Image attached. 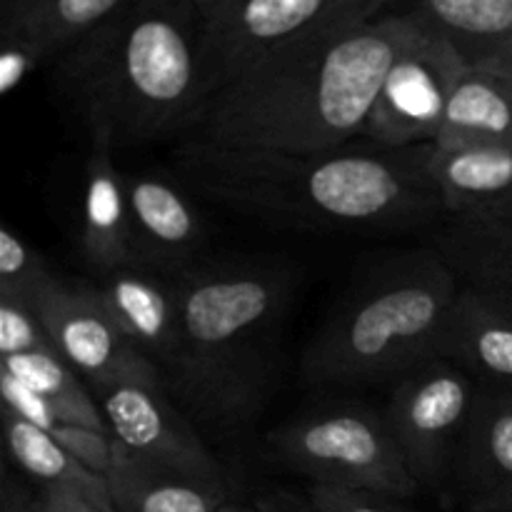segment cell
<instances>
[{
  "label": "cell",
  "mask_w": 512,
  "mask_h": 512,
  "mask_svg": "<svg viewBox=\"0 0 512 512\" xmlns=\"http://www.w3.org/2000/svg\"><path fill=\"white\" fill-rule=\"evenodd\" d=\"M28 353H58V348L33 308L0 300V358Z\"/></svg>",
  "instance_id": "26"
},
{
  "label": "cell",
  "mask_w": 512,
  "mask_h": 512,
  "mask_svg": "<svg viewBox=\"0 0 512 512\" xmlns=\"http://www.w3.org/2000/svg\"><path fill=\"white\" fill-rule=\"evenodd\" d=\"M500 390H503V388H500ZM503 393H505V398H508V403L512 405V388L510 390H503Z\"/></svg>",
  "instance_id": "33"
},
{
  "label": "cell",
  "mask_w": 512,
  "mask_h": 512,
  "mask_svg": "<svg viewBox=\"0 0 512 512\" xmlns=\"http://www.w3.org/2000/svg\"><path fill=\"white\" fill-rule=\"evenodd\" d=\"M168 280L180 315L168 388L210 420L248 418L270 380L293 275L265 263H195Z\"/></svg>",
  "instance_id": "4"
},
{
  "label": "cell",
  "mask_w": 512,
  "mask_h": 512,
  "mask_svg": "<svg viewBox=\"0 0 512 512\" xmlns=\"http://www.w3.org/2000/svg\"><path fill=\"white\" fill-rule=\"evenodd\" d=\"M3 512H38L35 510V500H28L13 480H5L3 488Z\"/></svg>",
  "instance_id": "31"
},
{
  "label": "cell",
  "mask_w": 512,
  "mask_h": 512,
  "mask_svg": "<svg viewBox=\"0 0 512 512\" xmlns=\"http://www.w3.org/2000/svg\"><path fill=\"white\" fill-rule=\"evenodd\" d=\"M60 283L45 260L5 225L0 230V300L28 305L35 310L38 300Z\"/></svg>",
  "instance_id": "25"
},
{
  "label": "cell",
  "mask_w": 512,
  "mask_h": 512,
  "mask_svg": "<svg viewBox=\"0 0 512 512\" xmlns=\"http://www.w3.org/2000/svg\"><path fill=\"white\" fill-rule=\"evenodd\" d=\"M460 285L435 250L388 260L320 330L305 353V375L315 383H370L413 373L435 358Z\"/></svg>",
  "instance_id": "5"
},
{
  "label": "cell",
  "mask_w": 512,
  "mask_h": 512,
  "mask_svg": "<svg viewBox=\"0 0 512 512\" xmlns=\"http://www.w3.org/2000/svg\"><path fill=\"white\" fill-rule=\"evenodd\" d=\"M223 512H255V510H248V508H233V505H228Z\"/></svg>",
  "instance_id": "32"
},
{
  "label": "cell",
  "mask_w": 512,
  "mask_h": 512,
  "mask_svg": "<svg viewBox=\"0 0 512 512\" xmlns=\"http://www.w3.org/2000/svg\"><path fill=\"white\" fill-rule=\"evenodd\" d=\"M388 10L448 40L465 68H512V0H390Z\"/></svg>",
  "instance_id": "16"
},
{
  "label": "cell",
  "mask_w": 512,
  "mask_h": 512,
  "mask_svg": "<svg viewBox=\"0 0 512 512\" xmlns=\"http://www.w3.org/2000/svg\"><path fill=\"white\" fill-rule=\"evenodd\" d=\"M390 0H198L213 95L260 60L340 20L375 15Z\"/></svg>",
  "instance_id": "7"
},
{
  "label": "cell",
  "mask_w": 512,
  "mask_h": 512,
  "mask_svg": "<svg viewBox=\"0 0 512 512\" xmlns=\"http://www.w3.org/2000/svg\"><path fill=\"white\" fill-rule=\"evenodd\" d=\"M53 68L90 145L113 150L185 140L213 98L198 0H130Z\"/></svg>",
  "instance_id": "3"
},
{
  "label": "cell",
  "mask_w": 512,
  "mask_h": 512,
  "mask_svg": "<svg viewBox=\"0 0 512 512\" xmlns=\"http://www.w3.org/2000/svg\"><path fill=\"white\" fill-rule=\"evenodd\" d=\"M108 483L120 512H223L228 508L225 485L150 463L120 443H115Z\"/></svg>",
  "instance_id": "20"
},
{
  "label": "cell",
  "mask_w": 512,
  "mask_h": 512,
  "mask_svg": "<svg viewBox=\"0 0 512 512\" xmlns=\"http://www.w3.org/2000/svg\"><path fill=\"white\" fill-rule=\"evenodd\" d=\"M435 253L455 270L460 283L498 295L512 308V228L500 220L450 218Z\"/></svg>",
  "instance_id": "22"
},
{
  "label": "cell",
  "mask_w": 512,
  "mask_h": 512,
  "mask_svg": "<svg viewBox=\"0 0 512 512\" xmlns=\"http://www.w3.org/2000/svg\"><path fill=\"white\" fill-rule=\"evenodd\" d=\"M413 30L388 8L328 25L223 85L185 140L295 155L350 145Z\"/></svg>",
  "instance_id": "1"
},
{
  "label": "cell",
  "mask_w": 512,
  "mask_h": 512,
  "mask_svg": "<svg viewBox=\"0 0 512 512\" xmlns=\"http://www.w3.org/2000/svg\"><path fill=\"white\" fill-rule=\"evenodd\" d=\"M0 368L13 373L15 378L30 385L35 393L43 395L50 408L55 410L60 423L83 425V428L110 433L108 418H105L95 393L65 363L60 353H28L0 358Z\"/></svg>",
  "instance_id": "24"
},
{
  "label": "cell",
  "mask_w": 512,
  "mask_h": 512,
  "mask_svg": "<svg viewBox=\"0 0 512 512\" xmlns=\"http://www.w3.org/2000/svg\"><path fill=\"white\" fill-rule=\"evenodd\" d=\"M308 495L313 512H403L393 505L395 498L383 493H373V490L313 483Z\"/></svg>",
  "instance_id": "29"
},
{
  "label": "cell",
  "mask_w": 512,
  "mask_h": 512,
  "mask_svg": "<svg viewBox=\"0 0 512 512\" xmlns=\"http://www.w3.org/2000/svg\"><path fill=\"white\" fill-rule=\"evenodd\" d=\"M435 358L458 365L485 388H512V308L498 295L460 285Z\"/></svg>",
  "instance_id": "13"
},
{
  "label": "cell",
  "mask_w": 512,
  "mask_h": 512,
  "mask_svg": "<svg viewBox=\"0 0 512 512\" xmlns=\"http://www.w3.org/2000/svg\"><path fill=\"white\" fill-rule=\"evenodd\" d=\"M93 285L128 338L158 365L168 388L180 355V315L170 280L143 268H120L100 273Z\"/></svg>",
  "instance_id": "15"
},
{
  "label": "cell",
  "mask_w": 512,
  "mask_h": 512,
  "mask_svg": "<svg viewBox=\"0 0 512 512\" xmlns=\"http://www.w3.org/2000/svg\"><path fill=\"white\" fill-rule=\"evenodd\" d=\"M500 223H505V225H510V228H512V218H505V220H500Z\"/></svg>",
  "instance_id": "34"
},
{
  "label": "cell",
  "mask_w": 512,
  "mask_h": 512,
  "mask_svg": "<svg viewBox=\"0 0 512 512\" xmlns=\"http://www.w3.org/2000/svg\"><path fill=\"white\" fill-rule=\"evenodd\" d=\"M433 175L450 218H512V143L455 153L435 148Z\"/></svg>",
  "instance_id": "19"
},
{
  "label": "cell",
  "mask_w": 512,
  "mask_h": 512,
  "mask_svg": "<svg viewBox=\"0 0 512 512\" xmlns=\"http://www.w3.org/2000/svg\"><path fill=\"white\" fill-rule=\"evenodd\" d=\"M130 0H0V40H20L55 63Z\"/></svg>",
  "instance_id": "21"
},
{
  "label": "cell",
  "mask_w": 512,
  "mask_h": 512,
  "mask_svg": "<svg viewBox=\"0 0 512 512\" xmlns=\"http://www.w3.org/2000/svg\"><path fill=\"white\" fill-rule=\"evenodd\" d=\"M0 398H3V410H10L20 420L45 430V433H53L60 425L58 415L50 408L48 400L3 368H0Z\"/></svg>",
  "instance_id": "28"
},
{
  "label": "cell",
  "mask_w": 512,
  "mask_h": 512,
  "mask_svg": "<svg viewBox=\"0 0 512 512\" xmlns=\"http://www.w3.org/2000/svg\"><path fill=\"white\" fill-rule=\"evenodd\" d=\"M115 443L178 473L223 483V470L193 425L165 398V390L125 383L93 390Z\"/></svg>",
  "instance_id": "11"
},
{
  "label": "cell",
  "mask_w": 512,
  "mask_h": 512,
  "mask_svg": "<svg viewBox=\"0 0 512 512\" xmlns=\"http://www.w3.org/2000/svg\"><path fill=\"white\" fill-rule=\"evenodd\" d=\"M463 68L448 40L415 23L413 35L385 75L360 138L383 148L435 143Z\"/></svg>",
  "instance_id": "9"
},
{
  "label": "cell",
  "mask_w": 512,
  "mask_h": 512,
  "mask_svg": "<svg viewBox=\"0 0 512 512\" xmlns=\"http://www.w3.org/2000/svg\"><path fill=\"white\" fill-rule=\"evenodd\" d=\"M38 512H105L83 495L68 488H43L40 498H35Z\"/></svg>",
  "instance_id": "30"
},
{
  "label": "cell",
  "mask_w": 512,
  "mask_h": 512,
  "mask_svg": "<svg viewBox=\"0 0 512 512\" xmlns=\"http://www.w3.org/2000/svg\"><path fill=\"white\" fill-rule=\"evenodd\" d=\"M470 508L512 512V405L500 388H480L453 458Z\"/></svg>",
  "instance_id": "14"
},
{
  "label": "cell",
  "mask_w": 512,
  "mask_h": 512,
  "mask_svg": "<svg viewBox=\"0 0 512 512\" xmlns=\"http://www.w3.org/2000/svg\"><path fill=\"white\" fill-rule=\"evenodd\" d=\"M128 203L135 265L160 278H175L200 263L205 225L180 185L158 173H130Z\"/></svg>",
  "instance_id": "12"
},
{
  "label": "cell",
  "mask_w": 512,
  "mask_h": 512,
  "mask_svg": "<svg viewBox=\"0 0 512 512\" xmlns=\"http://www.w3.org/2000/svg\"><path fill=\"white\" fill-rule=\"evenodd\" d=\"M3 430L10 458L20 470L38 480L43 488H68L83 495L100 510L115 512L113 490L105 475L93 473L75 460L58 440L45 430L25 423L10 410H3Z\"/></svg>",
  "instance_id": "23"
},
{
  "label": "cell",
  "mask_w": 512,
  "mask_h": 512,
  "mask_svg": "<svg viewBox=\"0 0 512 512\" xmlns=\"http://www.w3.org/2000/svg\"><path fill=\"white\" fill-rule=\"evenodd\" d=\"M512 143V68H463L450 93L435 148L443 153Z\"/></svg>",
  "instance_id": "18"
},
{
  "label": "cell",
  "mask_w": 512,
  "mask_h": 512,
  "mask_svg": "<svg viewBox=\"0 0 512 512\" xmlns=\"http://www.w3.org/2000/svg\"><path fill=\"white\" fill-rule=\"evenodd\" d=\"M475 395L473 378L443 358L428 360L395 385L383 418L420 485L445 480Z\"/></svg>",
  "instance_id": "8"
},
{
  "label": "cell",
  "mask_w": 512,
  "mask_h": 512,
  "mask_svg": "<svg viewBox=\"0 0 512 512\" xmlns=\"http://www.w3.org/2000/svg\"><path fill=\"white\" fill-rule=\"evenodd\" d=\"M113 148L90 145L85 165L83 218H80V248L100 273L120 268H138L130 225L128 180L115 168Z\"/></svg>",
  "instance_id": "17"
},
{
  "label": "cell",
  "mask_w": 512,
  "mask_h": 512,
  "mask_svg": "<svg viewBox=\"0 0 512 512\" xmlns=\"http://www.w3.org/2000/svg\"><path fill=\"white\" fill-rule=\"evenodd\" d=\"M35 313L65 363L90 390L125 383L165 390L158 365L120 328L93 283L65 285L60 280L38 300Z\"/></svg>",
  "instance_id": "10"
},
{
  "label": "cell",
  "mask_w": 512,
  "mask_h": 512,
  "mask_svg": "<svg viewBox=\"0 0 512 512\" xmlns=\"http://www.w3.org/2000/svg\"><path fill=\"white\" fill-rule=\"evenodd\" d=\"M173 158L185 183L213 203L290 228L390 230L445 215L435 143L295 155L180 140Z\"/></svg>",
  "instance_id": "2"
},
{
  "label": "cell",
  "mask_w": 512,
  "mask_h": 512,
  "mask_svg": "<svg viewBox=\"0 0 512 512\" xmlns=\"http://www.w3.org/2000/svg\"><path fill=\"white\" fill-rule=\"evenodd\" d=\"M55 440L73 455L75 460L90 468L93 473L105 475L108 478L110 468L115 460V438L110 433L95 428H83V425H68L60 423L53 430Z\"/></svg>",
  "instance_id": "27"
},
{
  "label": "cell",
  "mask_w": 512,
  "mask_h": 512,
  "mask_svg": "<svg viewBox=\"0 0 512 512\" xmlns=\"http://www.w3.org/2000/svg\"><path fill=\"white\" fill-rule=\"evenodd\" d=\"M270 445L318 485L373 490L390 498H410L420 490L383 413L330 408L300 415L275 430Z\"/></svg>",
  "instance_id": "6"
}]
</instances>
